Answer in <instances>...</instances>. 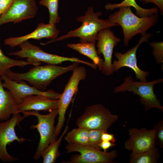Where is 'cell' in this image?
<instances>
[{
	"label": "cell",
	"instance_id": "cell-23",
	"mask_svg": "<svg viewBox=\"0 0 163 163\" xmlns=\"http://www.w3.org/2000/svg\"><path fill=\"white\" fill-rule=\"evenodd\" d=\"M64 139L68 143L89 145V129L78 127L68 133Z\"/></svg>",
	"mask_w": 163,
	"mask_h": 163
},
{
	"label": "cell",
	"instance_id": "cell-7",
	"mask_svg": "<svg viewBox=\"0 0 163 163\" xmlns=\"http://www.w3.org/2000/svg\"><path fill=\"white\" fill-rule=\"evenodd\" d=\"M118 119V116L112 114L102 104H98L87 107L84 113L77 120L78 127L88 129H107Z\"/></svg>",
	"mask_w": 163,
	"mask_h": 163
},
{
	"label": "cell",
	"instance_id": "cell-26",
	"mask_svg": "<svg viewBox=\"0 0 163 163\" xmlns=\"http://www.w3.org/2000/svg\"><path fill=\"white\" fill-rule=\"evenodd\" d=\"M104 132L100 129H89V145L101 149L99 145L101 142V136Z\"/></svg>",
	"mask_w": 163,
	"mask_h": 163
},
{
	"label": "cell",
	"instance_id": "cell-15",
	"mask_svg": "<svg viewBox=\"0 0 163 163\" xmlns=\"http://www.w3.org/2000/svg\"><path fill=\"white\" fill-rule=\"evenodd\" d=\"M129 138L124 144V147L132 152L138 153L148 150L155 146L154 129L145 128H132L128 130Z\"/></svg>",
	"mask_w": 163,
	"mask_h": 163
},
{
	"label": "cell",
	"instance_id": "cell-31",
	"mask_svg": "<svg viewBox=\"0 0 163 163\" xmlns=\"http://www.w3.org/2000/svg\"><path fill=\"white\" fill-rule=\"evenodd\" d=\"M101 139L102 141H110L113 143L116 142L114 135L109 133L107 132H104L102 133L101 136Z\"/></svg>",
	"mask_w": 163,
	"mask_h": 163
},
{
	"label": "cell",
	"instance_id": "cell-5",
	"mask_svg": "<svg viewBox=\"0 0 163 163\" xmlns=\"http://www.w3.org/2000/svg\"><path fill=\"white\" fill-rule=\"evenodd\" d=\"M24 118L28 116H36L38 123L32 125V129H36L40 136V141L37 150L34 156L35 160L39 159L44 150L51 143L56 140L55 127L54 126L55 120L58 115V109L53 110L46 115L40 114L38 111L30 110L22 112Z\"/></svg>",
	"mask_w": 163,
	"mask_h": 163
},
{
	"label": "cell",
	"instance_id": "cell-32",
	"mask_svg": "<svg viewBox=\"0 0 163 163\" xmlns=\"http://www.w3.org/2000/svg\"><path fill=\"white\" fill-rule=\"evenodd\" d=\"M116 145L110 141H102L99 144L100 148L102 149L104 152H107V150L110 148L115 146Z\"/></svg>",
	"mask_w": 163,
	"mask_h": 163
},
{
	"label": "cell",
	"instance_id": "cell-18",
	"mask_svg": "<svg viewBox=\"0 0 163 163\" xmlns=\"http://www.w3.org/2000/svg\"><path fill=\"white\" fill-rule=\"evenodd\" d=\"M0 76V120H8L12 114L19 113L17 103L10 91H5Z\"/></svg>",
	"mask_w": 163,
	"mask_h": 163
},
{
	"label": "cell",
	"instance_id": "cell-12",
	"mask_svg": "<svg viewBox=\"0 0 163 163\" xmlns=\"http://www.w3.org/2000/svg\"><path fill=\"white\" fill-rule=\"evenodd\" d=\"M152 35V34L145 33L140 38L138 44L134 47L129 49L125 53L120 52L115 53L114 55L117 60H114L112 64L113 72H117L123 67L130 68L134 72L136 77L141 82H146V77L149 75L148 72L140 69L137 64L136 52L139 46L144 42H148L149 38Z\"/></svg>",
	"mask_w": 163,
	"mask_h": 163
},
{
	"label": "cell",
	"instance_id": "cell-3",
	"mask_svg": "<svg viewBox=\"0 0 163 163\" xmlns=\"http://www.w3.org/2000/svg\"><path fill=\"white\" fill-rule=\"evenodd\" d=\"M102 14L100 11L94 12L93 7H89L84 15L76 19L78 21L82 23L79 27L70 31L65 35L42 44L45 45L71 37L80 38V42H95L97 34L101 30L118 25L117 24L111 22L108 19H100L99 17Z\"/></svg>",
	"mask_w": 163,
	"mask_h": 163
},
{
	"label": "cell",
	"instance_id": "cell-17",
	"mask_svg": "<svg viewBox=\"0 0 163 163\" xmlns=\"http://www.w3.org/2000/svg\"><path fill=\"white\" fill-rule=\"evenodd\" d=\"M59 99L54 100L40 95L26 97L18 106L19 113L30 110L46 111L58 109Z\"/></svg>",
	"mask_w": 163,
	"mask_h": 163
},
{
	"label": "cell",
	"instance_id": "cell-10",
	"mask_svg": "<svg viewBox=\"0 0 163 163\" xmlns=\"http://www.w3.org/2000/svg\"><path fill=\"white\" fill-rule=\"evenodd\" d=\"M24 118L19 113H18L13 114L11 118L0 123V160L3 161H12L18 160L8 153L7 149V145L14 141L21 143L27 140L23 137L19 138L14 129L16 126Z\"/></svg>",
	"mask_w": 163,
	"mask_h": 163
},
{
	"label": "cell",
	"instance_id": "cell-1",
	"mask_svg": "<svg viewBox=\"0 0 163 163\" xmlns=\"http://www.w3.org/2000/svg\"><path fill=\"white\" fill-rule=\"evenodd\" d=\"M79 63L74 62L66 67L51 64L35 66L28 72L24 73L15 72L9 69L5 74L12 80L24 81L37 89L45 91L55 78L68 72L73 71L78 66Z\"/></svg>",
	"mask_w": 163,
	"mask_h": 163
},
{
	"label": "cell",
	"instance_id": "cell-4",
	"mask_svg": "<svg viewBox=\"0 0 163 163\" xmlns=\"http://www.w3.org/2000/svg\"><path fill=\"white\" fill-rule=\"evenodd\" d=\"M124 81L122 84L114 88L113 92H132L134 94L139 96L141 102L146 111L153 108H156L162 111L163 107L154 93L153 87L155 85L162 82L163 78H160L150 82H137L134 81L133 78L129 76L125 78Z\"/></svg>",
	"mask_w": 163,
	"mask_h": 163
},
{
	"label": "cell",
	"instance_id": "cell-21",
	"mask_svg": "<svg viewBox=\"0 0 163 163\" xmlns=\"http://www.w3.org/2000/svg\"><path fill=\"white\" fill-rule=\"evenodd\" d=\"M69 128L67 125L62 134L57 140L50 143L44 150L41 156L43 158V163H55L60 155L59 148L63 137L67 132Z\"/></svg>",
	"mask_w": 163,
	"mask_h": 163
},
{
	"label": "cell",
	"instance_id": "cell-16",
	"mask_svg": "<svg viewBox=\"0 0 163 163\" xmlns=\"http://www.w3.org/2000/svg\"><path fill=\"white\" fill-rule=\"evenodd\" d=\"M59 30L56 28V24H39L36 29L29 34L18 37H11L4 41L5 45L11 47L20 45L30 39L39 40L43 38L53 40L57 38Z\"/></svg>",
	"mask_w": 163,
	"mask_h": 163
},
{
	"label": "cell",
	"instance_id": "cell-9",
	"mask_svg": "<svg viewBox=\"0 0 163 163\" xmlns=\"http://www.w3.org/2000/svg\"><path fill=\"white\" fill-rule=\"evenodd\" d=\"M66 152H78L80 155H73L70 159L72 163H112L117 157L116 150L104 152L89 145L68 143L65 146Z\"/></svg>",
	"mask_w": 163,
	"mask_h": 163
},
{
	"label": "cell",
	"instance_id": "cell-13",
	"mask_svg": "<svg viewBox=\"0 0 163 163\" xmlns=\"http://www.w3.org/2000/svg\"><path fill=\"white\" fill-rule=\"evenodd\" d=\"M97 40V53L100 56L102 54L104 58L101 71L106 75H111L113 72L112 59L113 48L120 39L114 35L110 28H107L99 32Z\"/></svg>",
	"mask_w": 163,
	"mask_h": 163
},
{
	"label": "cell",
	"instance_id": "cell-19",
	"mask_svg": "<svg viewBox=\"0 0 163 163\" xmlns=\"http://www.w3.org/2000/svg\"><path fill=\"white\" fill-rule=\"evenodd\" d=\"M95 42H80L77 44L68 43L69 47L85 55L92 60L97 65L100 71H102L104 60L98 55L96 49Z\"/></svg>",
	"mask_w": 163,
	"mask_h": 163
},
{
	"label": "cell",
	"instance_id": "cell-14",
	"mask_svg": "<svg viewBox=\"0 0 163 163\" xmlns=\"http://www.w3.org/2000/svg\"><path fill=\"white\" fill-rule=\"evenodd\" d=\"M38 7L35 0H15L0 17V26L7 23H17L34 18Z\"/></svg>",
	"mask_w": 163,
	"mask_h": 163
},
{
	"label": "cell",
	"instance_id": "cell-30",
	"mask_svg": "<svg viewBox=\"0 0 163 163\" xmlns=\"http://www.w3.org/2000/svg\"><path fill=\"white\" fill-rule=\"evenodd\" d=\"M144 4L152 3L156 5L160 10L161 14L163 13V0H139Z\"/></svg>",
	"mask_w": 163,
	"mask_h": 163
},
{
	"label": "cell",
	"instance_id": "cell-11",
	"mask_svg": "<svg viewBox=\"0 0 163 163\" xmlns=\"http://www.w3.org/2000/svg\"><path fill=\"white\" fill-rule=\"evenodd\" d=\"M0 76L4 81L2 83L4 88L10 91L18 105L26 97L29 95H40L53 99L58 100L61 95L52 90L46 91H40L33 86H30L24 81L12 80L5 74Z\"/></svg>",
	"mask_w": 163,
	"mask_h": 163
},
{
	"label": "cell",
	"instance_id": "cell-22",
	"mask_svg": "<svg viewBox=\"0 0 163 163\" xmlns=\"http://www.w3.org/2000/svg\"><path fill=\"white\" fill-rule=\"evenodd\" d=\"M130 156L129 163H156L159 160L160 154L158 148L155 146L142 152H132Z\"/></svg>",
	"mask_w": 163,
	"mask_h": 163
},
{
	"label": "cell",
	"instance_id": "cell-6",
	"mask_svg": "<svg viewBox=\"0 0 163 163\" xmlns=\"http://www.w3.org/2000/svg\"><path fill=\"white\" fill-rule=\"evenodd\" d=\"M19 47L21 48L20 50L8 54L9 55L16 56L20 58H27V61L36 66L40 65V62H45L48 64L56 65L66 61L82 63L90 67L93 65L92 63L76 57H65L48 53L39 46L32 44L28 41L21 44Z\"/></svg>",
	"mask_w": 163,
	"mask_h": 163
},
{
	"label": "cell",
	"instance_id": "cell-24",
	"mask_svg": "<svg viewBox=\"0 0 163 163\" xmlns=\"http://www.w3.org/2000/svg\"><path fill=\"white\" fill-rule=\"evenodd\" d=\"M34 64L23 60L12 59L5 55L0 48V76L5 74L6 71L10 68L15 66L24 67L25 66Z\"/></svg>",
	"mask_w": 163,
	"mask_h": 163
},
{
	"label": "cell",
	"instance_id": "cell-28",
	"mask_svg": "<svg viewBox=\"0 0 163 163\" xmlns=\"http://www.w3.org/2000/svg\"><path fill=\"white\" fill-rule=\"evenodd\" d=\"M155 144L163 148V120H161L154 126Z\"/></svg>",
	"mask_w": 163,
	"mask_h": 163
},
{
	"label": "cell",
	"instance_id": "cell-8",
	"mask_svg": "<svg viewBox=\"0 0 163 163\" xmlns=\"http://www.w3.org/2000/svg\"><path fill=\"white\" fill-rule=\"evenodd\" d=\"M72 71V74L59 99L58 121L55 131L56 137L63 127L66 112L74 94L78 91L79 83L81 80H85L87 75L86 70L82 66H77Z\"/></svg>",
	"mask_w": 163,
	"mask_h": 163
},
{
	"label": "cell",
	"instance_id": "cell-29",
	"mask_svg": "<svg viewBox=\"0 0 163 163\" xmlns=\"http://www.w3.org/2000/svg\"><path fill=\"white\" fill-rule=\"evenodd\" d=\"M15 0H0V12L1 14L6 11Z\"/></svg>",
	"mask_w": 163,
	"mask_h": 163
},
{
	"label": "cell",
	"instance_id": "cell-25",
	"mask_svg": "<svg viewBox=\"0 0 163 163\" xmlns=\"http://www.w3.org/2000/svg\"><path fill=\"white\" fill-rule=\"evenodd\" d=\"M40 4L46 7L49 13V24H56L59 22L60 18L58 14L59 0H41Z\"/></svg>",
	"mask_w": 163,
	"mask_h": 163
},
{
	"label": "cell",
	"instance_id": "cell-2",
	"mask_svg": "<svg viewBox=\"0 0 163 163\" xmlns=\"http://www.w3.org/2000/svg\"><path fill=\"white\" fill-rule=\"evenodd\" d=\"M119 8L118 11L110 15L107 19L122 27L123 34V43L125 46L128 45L130 40L135 36L138 34L144 35L158 21V14L149 17H140L133 13L130 6Z\"/></svg>",
	"mask_w": 163,
	"mask_h": 163
},
{
	"label": "cell",
	"instance_id": "cell-20",
	"mask_svg": "<svg viewBox=\"0 0 163 163\" xmlns=\"http://www.w3.org/2000/svg\"><path fill=\"white\" fill-rule=\"evenodd\" d=\"M132 6L134 8L136 11V14L140 17L151 16L155 14H158L159 8L156 7L150 9L142 8L139 5L135 0H123L118 4L107 3L105 6L107 10H112L120 7Z\"/></svg>",
	"mask_w": 163,
	"mask_h": 163
},
{
	"label": "cell",
	"instance_id": "cell-33",
	"mask_svg": "<svg viewBox=\"0 0 163 163\" xmlns=\"http://www.w3.org/2000/svg\"><path fill=\"white\" fill-rule=\"evenodd\" d=\"M1 14H1V12H0V16H1Z\"/></svg>",
	"mask_w": 163,
	"mask_h": 163
},
{
	"label": "cell",
	"instance_id": "cell-27",
	"mask_svg": "<svg viewBox=\"0 0 163 163\" xmlns=\"http://www.w3.org/2000/svg\"><path fill=\"white\" fill-rule=\"evenodd\" d=\"M153 49V55L156 62L160 64L163 62V42L153 41L149 43Z\"/></svg>",
	"mask_w": 163,
	"mask_h": 163
}]
</instances>
